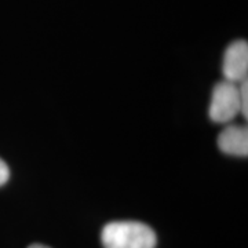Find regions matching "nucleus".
<instances>
[{"label":"nucleus","mask_w":248,"mask_h":248,"mask_svg":"<svg viewBox=\"0 0 248 248\" xmlns=\"http://www.w3.org/2000/svg\"><path fill=\"white\" fill-rule=\"evenodd\" d=\"M210 117L215 123H229L241 113L239 84L222 80L215 84L210 104Z\"/></svg>","instance_id":"nucleus-2"},{"label":"nucleus","mask_w":248,"mask_h":248,"mask_svg":"<svg viewBox=\"0 0 248 248\" xmlns=\"http://www.w3.org/2000/svg\"><path fill=\"white\" fill-rule=\"evenodd\" d=\"M222 72L225 80L236 84L247 80L248 43L246 40H236L226 48L223 55Z\"/></svg>","instance_id":"nucleus-3"},{"label":"nucleus","mask_w":248,"mask_h":248,"mask_svg":"<svg viewBox=\"0 0 248 248\" xmlns=\"http://www.w3.org/2000/svg\"><path fill=\"white\" fill-rule=\"evenodd\" d=\"M101 241L105 248H155L156 234L142 222L116 221L104 226Z\"/></svg>","instance_id":"nucleus-1"},{"label":"nucleus","mask_w":248,"mask_h":248,"mask_svg":"<svg viewBox=\"0 0 248 248\" xmlns=\"http://www.w3.org/2000/svg\"><path fill=\"white\" fill-rule=\"evenodd\" d=\"M28 248H50V247H47V246H43V244H32V246H29Z\"/></svg>","instance_id":"nucleus-7"},{"label":"nucleus","mask_w":248,"mask_h":248,"mask_svg":"<svg viewBox=\"0 0 248 248\" xmlns=\"http://www.w3.org/2000/svg\"><path fill=\"white\" fill-rule=\"evenodd\" d=\"M10 178V170L9 166L0 159V186H3Z\"/></svg>","instance_id":"nucleus-6"},{"label":"nucleus","mask_w":248,"mask_h":248,"mask_svg":"<svg viewBox=\"0 0 248 248\" xmlns=\"http://www.w3.org/2000/svg\"><path fill=\"white\" fill-rule=\"evenodd\" d=\"M240 102H241V115L247 117L248 115V80L239 83Z\"/></svg>","instance_id":"nucleus-5"},{"label":"nucleus","mask_w":248,"mask_h":248,"mask_svg":"<svg viewBox=\"0 0 248 248\" xmlns=\"http://www.w3.org/2000/svg\"><path fill=\"white\" fill-rule=\"evenodd\" d=\"M218 146L226 155L246 157L248 155V128L239 124L225 127L218 137Z\"/></svg>","instance_id":"nucleus-4"}]
</instances>
